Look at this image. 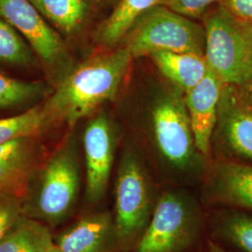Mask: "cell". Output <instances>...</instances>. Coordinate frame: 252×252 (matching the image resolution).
<instances>
[{"mask_svg": "<svg viewBox=\"0 0 252 252\" xmlns=\"http://www.w3.org/2000/svg\"><path fill=\"white\" fill-rule=\"evenodd\" d=\"M105 1H106V3H107L108 5H110V6L114 7V6L117 4L119 0H105Z\"/></svg>", "mask_w": 252, "mask_h": 252, "instance_id": "f546056e", "label": "cell"}, {"mask_svg": "<svg viewBox=\"0 0 252 252\" xmlns=\"http://www.w3.org/2000/svg\"><path fill=\"white\" fill-rule=\"evenodd\" d=\"M0 16L36 55L42 77L56 88L77 65L73 50L29 0H0Z\"/></svg>", "mask_w": 252, "mask_h": 252, "instance_id": "277c9868", "label": "cell"}, {"mask_svg": "<svg viewBox=\"0 0 252 252\" xmlns=\"http://www.w3.org/2000/svg\"><path fill=\"white\" fill-rule=\"evenodd\" d=\"M71 47L85 36L105 0H29ZM73 50V49H72Z\"/></svg>", "mask_w": 252, "mask_h": 252, "instance_id": "5bb4252c", "label": "cell"}, {"mask_svg": "<svg viewBox=\"0 0 252 252\" xmlns=\"http://www.w3.org/2000/svg\"><path fill=\"white\" fill-rule=\"evenodd\" d=\"M23 216V199L0 196V242Z\"/></svg>", "mask_w": 252, "mask_h": 252, "instance_id": "cb8c5ba5", "label": "cell"}, {"mask_svg": "<svg viewBox=\"0 0 252 252\" xmlns=\"http://www.w3.org/2000/svg\"><path fill=\"white\" fill-rule=\"evenodd\" d=\"M158 3L159 0H119L93 35V41L97 51L121 45L135 21Z\"/></svg>", "mask_w": 252, "mask_h": 252, "instance_id": "2e32d148", "label": "cell"}, {"mask_svg": "<svg viewBox=\"0 0 252 252\" xmlns=\"http://www.w3.org/2000/svg\"><path fill=\"white\" fill-rule=\"evenodd\" d=\"M219 5L242 22L252 21V0H220Z\"/></svg>", "mask_w": 252, "mask_h": 252, "instance_id": "d4e9b609", "label": "cell"}, {"mask_svg": "<svg viewBox=\"0 0 252 252\" xmlns=\"http://www.w3.org/2000/svg\"><path fill=\"white\" fill-rule=\"evenodd\" d=\"M203 231L197 201L182 191H164L144 233L128 252H186Z\"/></svg>", "mask_w": 252, "mask_h": 252, "instance_id": "5b68a950", "label": "cell"}, {"mask_svg": "<svg viewBox=\"0 0 252 252\" xmlns=\"http://www.w3.org/2000/svg\"><path fill=\"white\" fill-rule=\"evenodd\" d=\"M158 198L137 154L126 150L118 166L113 213L121 252L131 251L139 240Z\"/></svg>", "mask_w": 252, "mask_h": 252, "instance_id": "52a82bcc", "label": "cell"}, {"mask_svg": "<svg viewBox=\"0 0 252 252\" xmlns=\"http://www.w3.org/2000/svg\"><path fill=\"white\" fill-rule=\"evenodd\" d=\"M132 60L128 48L120 45L98 50L77 63L43 102L48 132L73 129L101 106L115 100Z\"/></svg>", "mask_w": 252, "mask_h": 252, "instance_id": "6da1fadb", "label": "cell"}, {"mask_svg": "<svg viewBox=\"0 0 252 252\" xmlns=\"http://www.w3.org/2000/svg\"><path fill=\"white\" fill-rule=\"evenodd\" d=\"M203 199L209 205L252 211V165L218 162Z\"/></svg>", "mask_w": 252, "mask_h": 252, "instance_id": "9a60e30c", "label": "cell"}, {"mask_svg": "<svg viewBox=\"0 0 252 252\" xmlns=\"http://www.w3.org/2000/svg\"><path fill=\"white\" fill-rule=\"evenodd\" d=\"M47 252H62V250L58 247V246H56L55 243L54 244V246L48 251Z\"/></svg>", "mask_w": 252, "mask_h": 252, "instance_id": "f1b7e54d", "label": "cell"}, {"mask_svg": "<svg viewBox=\"0 0 252 252\" xmlns=\"http://www.w3.org/2000/svg\"><path fill=\"white\" fill-rule=\"evenodd\" d=\"M149 56L162 75L185 94L203 81L209 71L207 60L203 55L156 52Z\"/></svg>", "mask_w": 252, "mask_h": 252, "instance_id": "e0dca14e", "label": "cell"}, {"mask_svg": "<svg viewBox=\"0 0 252 252\" xmlns=\"http://www.w3.org/2000/svg\"><path fill=\"white\" fill-rule=\"evenodd\" d=\"M239 88L243 94L244 97L252 107V77Z\"/></svg>", "mask_w": 252, "mask_h": 252, "instance_id": "484cf974", "label": "cell"}, {"mask_svg": "<svg viewBox=\"0 0 252 252\" xmlns=\"http://www.w3.org/2000/svg\"><path fill=\"white\" fill-rule=\"evenodd\" d=\"M133 58L156 52L189 53L205 56L203 25L157 5L135 21L122 41Z\"/></svg>", "mask_w": 252, "mask_h": 252, "instance_id": "8992f818", "label": "cell"}, {"mask_svg": "<svg viewBox=\"0 0 252 252\" xmlns=\"http://www.w3.org/2000/svg\"><path fill=\"white\" fill-rule=\"evenodd\" d=\"M54 241L63 252H121L114 215L109 210L81 216L54 235Z\"/></svg>", "mask_w": 252, "mask_h": 252, "instance_id": "7c38bea8", "label": "cell"}, {"mask_svg": "<svg viewBox=\"0 0 252 252\" xmlns=\"http://www.w3.org/2000/svg\"><path fill=\"white\" fill-rule=\"evenodd\" d=\"M54 244L49 226L23 215L0 242V252H47Z\"/></svg>", "mask_w": 252, "mask_h": 252, "instance_id": "ffe728a7", "label": "cell"}, {"mask_svg": "<svg viewBox=\"0 0 252 252\" xmlns=\"http://www.w3.org/2000/svg\"><path fill=\"white\" fill-rule=\"evenodd\" d=\"M74 128L52 149L23 199V215L51 229L72 215L81 191L80 160Z\"/></svg>", "mask_w": 252, "mask_h": 252, "instance_id": "7a4b0ae2", "label": "cell"}, {"mask_svg": "<svg viewBox=\"0 0 252 252\" xmlns=\"http://www.w3.org/2000/svg\"><path fill=\"white\" fill-rule=\"evenodd\" d=\"M217 125L226 149L240 158L252 161V107L239 87L223 84Z\"/></svg>", "mask_w": 252, "mask_h": 252, "instance_id": "8fae6325", "label": "cell"}, {"mask_svg": "<svg viewBox=\"0 0 252 252\" xmlns=\"http://www.w3.org/2000/svg\"><path fill=\"white\" fill-rule=\"evenodd\" d=\"M209 219V229L220 241L243 252H252V216L234 207L217 210Z\"/></svg>", "mask_w": 252, "mask_h": 252, "instance_id": "d6986e66", "label": "cell"}, {"mask_svg": "<svg viewBox=\"0 0 252 252\" xmlns=\"http://www.w3.org/2000/svg\"><path fill=\"white\" fill-rule=\"evenodd\" d=\"M43 103L13 116L0 118V145L33 135H51L43 117Z\"/></svg>", "mask_w": 252, "mask_h": 252, "instance_id": "7402d4cb", "label": "cell"}, {"mask_svg": "<svg viewBox=\"0 0 252 252\" xmlns=\"http://www.w3.org/2000/svg\"><path fill=\"white\" fill-rule=\"evenodd\" d=\"M222 86L223 83L209 69L203 81L186 93L184 99L195 147L204 157H207L210 152Z\"/></svg>", "mask_w": 252, "mask_h": 252, "instance_id": "4fadbf2b", "label": "cell"}, {"mask_svg": "<svg viewBox=\"0 0 252 252\" xmlns=\"http://www.w3.org/2000/svg\"><path fill=\"white\" fill-rule=\"evenodd\" d=\"M54 90L44 79L27 81L0 73V112H24L43 103Z\"/></svg>", "mask_w": 252, "mask_h": 252, "instance_id": "ac0fdd59", "label": "cell"}, {"mask_svg": "<svg viewBox=\"0 0 252 252\" xmlns=\"http://www.w3.org/2000/svg\"><path fill=\"white\" fill-rule=\"evenodd\" d=\"M0 64L27 73L40 74L36 55L18 31L0 16Z\"/></svg>", "mask_w": 252, "mask_h": 252, "instance_id": "44dd1931", "label": "cell"}, {"mask_svg": "<svg viewBox=\"0 0 252 252\" xmlns=\"http://www.w3.org/2000/svg\"><path fill=\"white\" fill-rule=\"evenodd\" d=\"M244 23H245L246 27H247V30H248L250 38H251V40H252V21H251V22H244Z\"/></svg>", "mask_w": 252, "mask_h": 252, "instance_id": "83f0119b", "label": "cell"}, {"mask_svg": "<svg viewBox=\"0 0 252 252\" xmlns=\"http://www.w3.org/2000/svg\"><path fill=\"white\" fill-rule=\"evenodd\" d=\"M153 126L155 144L165 162L179 170L189 169L197 149L185 102L174 94L160 100L153 109Z\"/></svg>", "mask_w": 252, "mask_h": 252, "instance_id": "ba28073f", "label": "cell"}, {"mask_svg": "<svg viewBox=\"0 0 252 252\" xmlns=\"http://www.w3.org/2000/svg\"><path fill=\"white\" fill-rule=\"evenodd\" d=\"M205 58L223 84L241 87L252 75V44L245 23L217 4L202 17Z\"/></svg>", "mask_w": 252, "mask_h": 252, "instance_id": "3957f363", "label": "cell"}, {"mask_svg": "<svg viewBox=\"0 0 252 252\" xmlns=\"http://www.w3.org/2000/svg\"><path fill=\"white\" fill-rule=\"evenodd\" d=\"M85 200L96 205L105 197L115 157L117 137L114 126L104 112L93 116L84 129Z\"/></svg>", "mask_w": 252, "mask_h": 252, "instance_id": "9c48e42d", "label": "cell"}, {"mask_svg": "<svg viewBox=\"0 0 252 252\" xmlns=\"http://www.w3.org/2000/svg\"><path fill=\"white\" fill-rule=\"evenodd\" d=\"M207 247H208V252H232L227 251L223 247H221L220 244L212 239L208 240Z\"/></svg>", "mask_w": 252, "mask_h": 252, "instance_id": "4316f807", "label": "cell"}, {"mask_svg": "<svg viewBox=\"0 0 252 252\" xmlns=\"http://www.w3.org/2000/svg\"><path fill=\"white\" fill-rule=\"evenodd\" d=\"M220 0H159L158 5L163 6L172 11L187 18L202 19L213 5Z\"/></svg>", "mask_w": 252, "mask_h": 252, "instance_id": "603a6c76", "label": "cell"}, {"mask_svg": "<svg viewBox=\"0 0 252 252\" xmlns=\"http://www.w3.org/2000/svg\"><path fill=\"white\" fill-rule=\"evenodd\" d=\"M50 135L21 137L0 145V196L24 199L53 148Z\"/></svg>", "mask_w": 252, "mask_h": 252, "instance_id": "30bf717a", "label": "cell"}]
</instances>
